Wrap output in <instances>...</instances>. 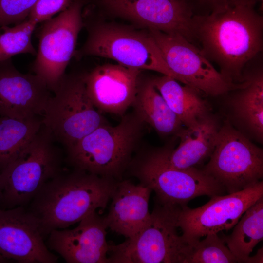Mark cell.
<instances>
[{"mask_svg":"<svg viewBox=\"0 0 263 263\" xmlns=\"http://www.w3.org/2000/svg\"><path fill=\"white\" fill-rule=\"evenodd\" d=\"M83 24L88 37L75 52L79 58L92 56L110 58L126 67L156 71L177 80L149 33L111 24L83 21Z\"/></svg>","mask_w":263,"mask_h":263,"instance_id":"cell-7","label":"cell"},{"mask_svg":"<svg viewBox=\"0 0 263 263\" xmlns=\"http://www.w3.org/2000/svg\"><path fill=\"white\" fill-rule=\"evenodd\" d=\"M261 1H263V0H260Z\"/></svg>","mask_w":263,"mask_h":263,"instance_id":"cell-33","label":"cell"},{"mask_svg":"<svg viewBox=\"0 0 263 263\" xmlns=\"http://www.w3.org/2000/svg\"><path fill=\"white\" fill-rule=\"evenodd\" d=\"M120 181V180H119ZM119 181L74 169H64L48 181L30 202L28 210L45 238L104 209Z\"/></svg>","mask_w":263,"mask_h":263,"instance_id":"cell-2","label":"cell"},{"mask_svg":"<svg viewBox=\"0 0 263 263\" xmlns=\"http://www.w3.org/2000/svg\"><path fill=\"white\" fill-rule=\"evenodd\" d=\"M224 242L238 263H245L263 239V197L250 206L234 226Z\"/></svg>","mask_w":263,"mask_h":263,"instance_id":"cell-22","label":"cell"},{"mask_svg":"<svg viewBox=\"0 0 263 263\" xmlns=\"http://www.w3.org/2000/svg\"><path fill=\"white\" fill-rule=\"evenodd\" d=\"M129 167L140 183L150 188L155 198L167 204L187 206L200 196L223 195L224 188L203 169H180L169 162L166 148L150 151L132 160Z\"/></svg>","mask_w":263,"mask_h":263,"instance_id":"cell-6","label":"cell"},{"mask_svg":"<svg viewBox=\"0 0 263 263\" xmlns=\"http://www.w3.org/2000/svg\"><path fill=\"white\" fill-rule=\"evenodd\" d=\"M107 228L104 216L95 211L74 228L52 231L46 245L67 263H108Z\"/></svg>","mask_w":263,"mask_h":263,"instance_id":"cell-17","label":"cell"},{"mask_svg":"<svg viewBox=\"0 0 263 263\" xmlns=\"http://www.w3.org/2000/svg\"><path fill=\"white\" fill-rule=\"evenodd\" d=\"M38 0H0V27L25 20Z\"/></svg>","mask_w":263,"mask_h":263,"instance_id":"cell-27","label":"cell"},{"mask_svg":"<svg viewBox=\"0 0 263 263\" xmlns=\"http://www.w3.org/2000/svg\"><path fill=\"white\" fill-rule=\"evenodd\" d=\"M50 92L37 75L18 70L11 58L0 61V116L16 119L42 116Z\"/></svg>","mask_w":263,"mask_h":263,"instance_id":"cell-16","label":"cell"},{"mask_svg":"<svg viewBox=\"0 0 263 263\" xmlns=\"http://www.w3.org/2000/svg\"><path fill=\"white\" fill-rule=\"evenodd\" d=\"M145 124L133 111L116 126L104 124L66 148L74 169L118 181L132 161Z\"/></svg>","mask_w":263,"mask_h":263,"instance_id":"cell-3","label":"cell"},{"mask_svg":"<svg viewBox=\"0 0 263 263\" xmlns=\"http://www.w3.org/2000/svg\"><path fill=\"white\" fill-rule=\"evenodd\" d=\"M262 197L261 180L239 191L213 196L206 204L195 208L185 206L181 209L178 220L181 235L188 244H193L207 235L228 230Z\"/></svg>","mask_w":263,"mask_h":263,"instance_id":"cell-12","label":"cell"},{"mask_svg":"<svg viewBox=\"0 0 263 263\" xmlns=\"http://www.w3.org/2000/svg\"><path fill=\"white\" fill-rule=\"evenodd\" d=\"M35 217L25 206L0 207V254L20 263H56Z\"/></svg>","mask_w":263,"mask_h":263,"instance_id":"cell-13","label":"cell"},{"mask_svg":"<svg viewBox=\"0 0 263 263\" xmlns=\"http://www.w3.org/2000/svg\"><path fill=\"white\" fill-rule=\"evenodd\" d=\"M232 101L237 117L260 141L263 137V76L261 72L246 81Z\"/></svg>","mask_w":263,"mask_h":263,"instance_id":"cell-24","label":"cell"},{"mask_svg":"<svg viewBox=\"0 0 263 263\" xmlns=\"http://www.w3.org/2000/svg\"><path fill=\"white\" fill-rule=\"evenodd\" d=\"M53 93L42 124L66 148L108 123L90 98L81 74H65Z\"/></svg>","mask_w":263,"mask_h":263,"instance_id":"cell-8","label":"cell"},{"mask_svg":"<svg viewBox=\"0 0 263 263\" xmlns=\"http://www.w3.org/2000/svg\"><path fill=\"white\" fill-rule=\"evenodd\" d=\"M263 247L259 249L257 253L253 256L249 257L246 263H263Z\"/></svg>","mask_w":263,"mask_h":263,"instance_id":"cell-30","label":"cell"},{"mask_svg":"<svg viewBox=\"0 0 263 263\" xmlns=\"http://www.w3.org/2000/svg\"><path fill=\"white\" fill-rule=\"evenodd\" d=\"M151 191L141 183L119 181L111 199L109 212L104 216L107 227L126 239L135 237L150 219L149 201Z\"/></svg>","mask_w":263,"mask_h":263,"instance_id":"cell-18","label":"cell"},{"mask_svg":"<svg viewBox=\"0 0 263 263\" xmlns=\"http://www.w3.org/2000/svg\"><path fill=\"white\" fill-rule=\"evenodd\" d=\"M111 13L148 29L193 37L194 14L185 0H98Z\"/></svg>","mask_w":263,"mask_h":263,"instance_id":"cell-14","label":"cell"},{"mask_svg":"<svg viewBox=\"0 0 263 263\" xmlns=\"http://www.w3.org/2000/svg\"><path fill=\"white\" fill-rule=\"evenodd\" d=\"M202 240L192 244L184 263H238L223 238L217 233L207 235Z\"/></svg>","mask_w":263,"mask_h":263,"instance_id":"cell-26","label":"cell"},{"mask_svg":"<svg viewBox=\"0 0 263 263\" xmlns=\"http://www.w3.org/2000/svg\"><path fill=\"white\" fill-rule=\"evenodd\" d=\"M140 71L119 64H106L81 74L96 109L101 113L123 116L135 101Z\"/></svg>","mask_w":263,"mask_h":263,"instance_id":"cell-15","label":"cell"},{"mask_svg":"<svg viewBox=\"0 0 263 263\" xmlns=\"http://www.w3.org/2000/svg\"><path fill=\"white\" fill-rule=\"evenodd\" d=\"M149 31L177 81L211 96L223 94L244 85L245 82L239 84L227 80L201 49L183 36L155 29Z\"/></svg>","mask_w":263,"mask_h":263,"instance_id":"cell-11","label":"cell"},{"mask_svg":"<svg viewBox=\"0 0 263 263\" xmlns=\"http://www.w3.org/2000/svg\"><path fill=\"white\" fill-rule=\"evenodd\" d=\"M9 260H8L7 259L4 258L2 256H1L0 254V263H8V262H9Z\"/></svg>","mask_w":263,"mask_h":263,"instance_id":"cell-31","label":"cell"},{"mask_svg":"<svg viewBox=\"0 0 263 263\" xmlns=\"http://www.w3.org/2000/svg\"><path fill=\"white\" fill-rule=\"evenodd\" d=\"M220 128L218 120L209 113L182 128L176 135L180 139L179 146L174 150L166 148L169 164L180 169L196 168L210 157Z\"/></svg>","mask_w":263,"mask_h":263,"instance_id":"cell-19","label":"cell"},{"mask_svg":"<svg viewBox=\"0 0 263 263\" xmlns=\"http://www.w3.org/2000/svg\"><path fill=\"white\" fill-rule=\"evenodd\" d=\"M155 88L183 125L190 126L209 113L210 108L199 92L166 75L151 79Z\"/></svg>","mask_w":263,"mask_h":263,"instance_id":"cell-20","label":"cell"},{"mask_svg":"<svg viewBox=\"0 0 263 263\" xmlns=\"http://www.w3.org/2000/svg\"><path fill=\"white\" fill-rule=\"evenodd\" d=\"M42 125V117L16 119L0 116V174Z\"/></svg>","mask_w":263,"mask_h":263,"instance_id":"cell-23","label":"cell"},{"mask_svg":"<svg viewBox=\"0 0 263 263\" xmlns=\"http://www.w3.org/2000/svg\"><path fill=\"white\" fill-rule=\"evenodd\" d=\"M50 132L43 125L0 174V207L26 206L41 188L61 172L63 156Z\"/></svg>","mask_w":263,"mask_h":263,"instance_id":"cell-4","label":"cell"},{"mask_svg":"<svg viewBox=\"0 0 263 263\" xmlns=\"http://www.w3.org/2000/svg\"><path fill=\"white\" fill-rule=\"evenodd\" d=\"M1 199V188H0V201Z\"/></svg>","mask_w":263,"mask_h":263,"instance_id":"cell-32","label":"cell"},{"mask_svg":"<svg viewBox=\"0 0 263 263\" xmlns=\"http://www.w3.org/2000/svg\"><path fill=\"white\" fill-rule=\"evenodd\" d=\"M228 193L262 180L263 150L226 122L220 128L209 161L202 169Z\"/></svg>","mask_w":263,"mask_h":263,"instance_id":"cell-10","label":"cell"},{"mask_svg":"<svg viewBox=\"0 0 263 263\" xmlns=\"http://www.w3.org/2000/svg\"><path fill=\"white\" fill-rule=\"evenodd\" d=\"M194 15H206L213 11L240 5H255L257 0H185Z\"/></svg>","mask_w":263,"mask_h":263,"instance_id":"cell-29","label":"cell"},{"mask_svg":"<svg viewBox=\"0 0 263 263\" xmlns=\"http://www.w3.org/2000/svg\"><path fill=\"white\" fill-rule=\"evenodd\" d=\"M37 24L27 19L13 27L7 25L0 27V61L19 54L36 55L37 51L31 38Z\"/></svg>","mask_w":263,"mask_h":263,"instance_id":"cell-25","label":"cell"},{"mask_svg":"<svg viewBox=\"0 0 263 263\" xmlns=\"http://www.w3.org/2000/svg\"><path fill=\"white\" fill-rule=\"evenodd\" d=\"M132 107L134 112L145 124L162 135H176L182 123L169 108L155 88L151 79L138 84Z\"/></svg>","mask_w":263,"mask_h":263,"instance_id":"cell-21","label":"cell"},{"mask_svg":"<svg viewBox=\"0 0 263 263\" xmlns=\"http://www.w3.org/2000/svg\"><path fill=\"white\" fill-rule=\"evenodd\" d=\"M254 5L229 7L193 18V37L198 38L201 50L232 82L242 79L244 67L262 49L263 20Z\"/></svg>","mask_w":263,"mask_h":263,"instance_id":"cell-1","label":"cell"},{"mask_svg":"<svg viewBox=\"0 0 263 263\" xmlns=\"http://www.w3.org/2000/svg\"><path fill=\"white\" fill-rule=\"evenodd\" d=\"M182 207L155 198L149 220L132 239L109 246L108 263H184L192 244L178 233Z\"/></svg>","mask_w":263,"mask_h":263,"instance_id":"cell-5","label":"cell"},{"mask_svg":"<svg viewBox=\"0 0 263 263\" xmlns=\"http://www.w3.org/2000/svg\"><path fill=\"white\" fill-rule=\"evenodd\" d=\"M86 3L87 0H72L66 10L38 28V47L31 70L52 92L57 88L74 56L84 26L82 9Z\"/></svg>","mask_w":263,"mask_h":263,"instance_id":"cell-9","label":"cell"},{"mask_svg":"<svg viewBox=\"0 0 263 263\" xmlns=\"http://www.w3.org/2000/svg\"><path fill=\"white\" fill-rule=\"evenodd\" d=\"M72 0H38L31 10L27 19L37 23L53 18L55 14L66 10Z\"/></svg>","mask_w":263,"mask_h":263,"instance_id":"cell-28","label":"cell"}]
</instances>
